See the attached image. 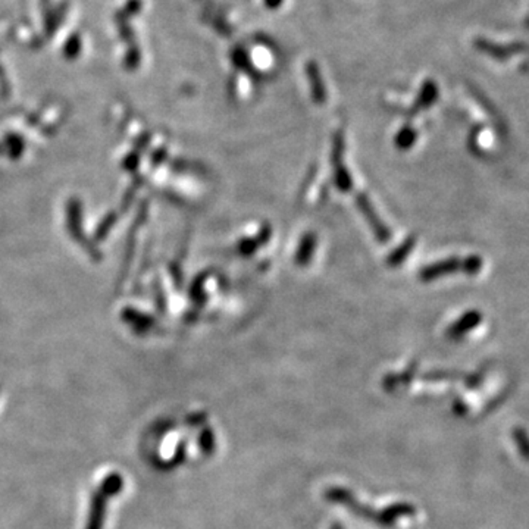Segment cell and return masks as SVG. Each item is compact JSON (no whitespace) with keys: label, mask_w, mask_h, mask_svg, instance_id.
I'll return each mask as SVG.
<instances>
[{"label":"cell","mask_w":529,"mask_h":529,"mask_svg":"<svg viewBox=\"0 0 529 529\" xmlns=\"http://www.w3.org/2000/svg\"><path fill=\"white\" fill-rule=\"evenodd\" d=\"M343 147H344V143H343V135H337L335 137V142H334V147H332V162H334V169H335V181H337V185L340 187V190L343 192H349L350 187H351V181L349 178V174L347 170L344 168V163H343Z\"/></svg>","instance_id":"obj_1"},{"label":"cell","mask_w":529,"mask_h":529,"mask_svg":"<svg viewBox=\"0 0 529 529\" xmlns=\"http://www.w3.org/2000/svg\"><path fill=\"white\" fill-rule=\"evenodd\" d=\"M357 206H359V209L362 211L363 216H366V219L369 220V225L372 227L373 232L377 234V238L380 242H388L391 235H390V231L385 228V225L382 224V220L380 219V216L377 215V212H373L372 209V204L369 201V199L366 196H359L357 197Z\"/></svg>","instance_id":"obj_2"},{"label":"cell","mask_w":529,"mask_h":529,"mask_svg":"<svg viewBox=\"0 0 529 529\" xmlns=\"http://www.w3.org/2000/svg\"><path fill=\"white\" fill-rule=\"evenodd\" d=\"M106 502H108V497L100 490L93 492L92 502H90L89 521H87V526H85V529H104Z\"/></svg>","instance_id":"obj_3"},{"label":"cell","mask_w":529,"mask_h":529,"mask_svg":"<svg viewBox=\"0 0 529 529\" xmlns=\"http://www.w3.org/2000/svg\"><path fill=\"white\" fill-rule=\"evenodd\" d=\"M460 268H462V262H460L457 258L441 261V262L432 263L430 266H426L425 269H422L421 280L432 281V280L440 278V277L454 274V272H457Z\"/></svg>","instance_id":"obj_4"},{"label":"cell","mask_w":529,"mask_h":529,"mask_svg":"<svg viewBox=\"0 0 529 529\" xmlns=\"http://www.w3.org/2000/svg\"><path fill=\"white\" fill-rule=\"evenodd\" d=\"M481 320H483V315L478 311L466 312L457 322L453 323V325L449 330V332H447V335L452 340L463 337L465 334H468L469 331H472L473 328L480 325Z\"/></svg>","instance_id":"obj_5"},{"label":"cell","mask_w":529,"mask_h":529,"mask_svg":"<svg viewBox=\"0 0 529 529\" xmlns=\"http://www.w3.org/2000/svg\"><path fill=\"white\" fill-rule=\"evenodd\" d=\"M306 75L307 80L311 82V92L312 97L316 101V104H323L327 99V92H325V85H323V80L319 71V66L316 62L311 61L306 65Z\"/></svg>","instance_id":"obj_6"},{"label":"cell","mask_w":529,"mask_h":529,"mask_svg":"<svg viewBox=\"0 0 529 529\" xmlns=\"http://www.w3.org/2000/svg\"><path fill=\"white\" fill-rule=\"evenodd\" d=\"M437 85L432 81H425L416 100V109L428 108L431 104H434V100H437Z\"/></svg>","instance_id":"obj_7"},{"label":"cell","mask_w":529,"mask_h":529,"mask_svg":"<svg viewBox=\"0 0 529 529\" xmlns=\"http://www.w3.org/2000/svg\"><path fill=\"white\" fill-rule=\"evenodd\" d=\"M123 487H124L123 476L118 473H111L108 478H105L104 483H101L100 491L104 492L106 497H112V496H116V494L123 490Z\"/></svg>","instance_id":"obj_8"},{"label":"cell","mask_w":529,"mask_h":529,"mask_svg":"<svg viewBox=\"0 0 529 529\" xmlns=\"http://www.w3.org/2000/svg\"><path fill=\"white\" fill-rule=\"evenodd\" d=\"M313 249H315V237L312 234H307L303 242L297 250V254H296V261L299 265H306L309 263L311 261V256L313 253Z\"/></svg>","instance_id":"obj_9"},{"label":"cell","mask_w":529,"mask_h":529,"mask_svg":"<svg viewBox=\"0 0 529 529\" xmlns=\"http://www.w3.org/2000/svg\"><path fill=\"white\" fill-rule=\"evenodd\" d=\"M413 246H415V238H409V240L404 242V244H403L400 249H397L394 253H392V254L390 256L388 263H390L391 266H396V265L402 263V262L404 261L406 256H407L409 253H411V250L413 249Z\"/></svg>","instance_id":"obj_10"},{"label":"cell","mask_w":529,"mask_h":529,"mask_svg":"<svg viewBox=\"0 0 529 529\" xmlns=\"http://www.w3.org/2000/svg\"><path fill=\"white\" fill-rule=\"evenodd\" d=\"M416 140V132L413 128L411 127H404L403 130H400V132L397 134L396 137V144L402 149H407L411 147Z\"/></svg>","instance_id":"obj_11"},{"label":"cell","mask_w":529,"mask_h":529,"mask_svg":"<svg viewBox=\"0 0 529 529\" xmlns=\"http://www.w3.org/2000/svg\"><path fill=\"white\" fill-rule=\"evenodd\" d=\"M483 266H484V262H483L480 256H469V258H466L462 262V269H463L465 274H468V275L480 274V270L483 269Z\"/></svg>","instance_id":"obj_12"},{"label":"cell","mask_w":529,"mask_h":529,"mask_svg":"<svg viewBox=\"0 0 529 529\" xmlns=\"http://www.w3.org/2000/svg\"><path fill=\"white\" fill-rule=\"evenodd\" d=\"M268 237H269V231L266 230L265 234L259 235L258 238H256V240H246V242H243V243L240 244V250H242L244 254H250L253 250L258 249V246H261L263 242H266V240H268Z\"/></svg>","instance_id":"obj_13"},{"label":"cell","mask_w":529,"mask_h":529,"mask_svg":"<svg viewBox=\"0 0 529 529\" xmlns=\"http://www.w3.org/2000/svg\"><path fill=\"white\" fill-rule=\"evenodd\" d=\"M232 62H234V65H237L238 68H243V70H249V68H250L249 58H247V55L244 54V50H242V49L234 50V52H232Z\"/></svg>","instance_id":"obj_14"},{"label":"cell","mask_w":529,"mask_h":529,"mask_svg":"<svg viewBox=\"0 0 529 529\" xmlns=\"http://www.w3.org/2000/svg\"><path fill=\"white\" fill-rule=\"evenodd\" d=\"M200 446L203 449H206V452L213 450V434L211 435V431H206V432H204V435H201Z\"/></svg>","instance_id":"obj_15"},{"label":"cell","mask_w":529,"mask_h":529,"mask_svg":"<svg viewBox=\"0 0 529 529\" xmlns=\"http://www.w3.org/2000/svg\"><path fill=\"white\" fill-rule=\"evenodd\" d=\"M263 2L268 9H278L284 4V0H263Z\"/></svg>","instance_id":"obj_16"}]
</instances>
